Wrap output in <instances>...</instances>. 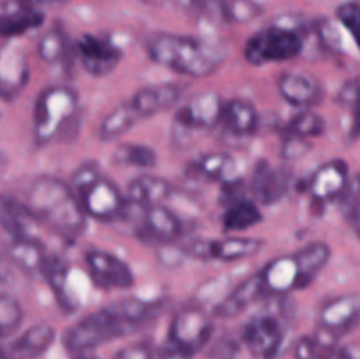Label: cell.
Segmentation results:
<instances>
[{
  "label": "cell",
  "instance_id": "1",
  "mask_svg": "<svg viewBox=\"0 0 360 359\" xmlns=\"http://www.w3.org/2000/svg\"><path fill=\"white\" fill-rule=\"evenodd\" d=\"M30 210L37 215L41 224L51 227L65 239H77L88 225L81 199L69 182L55 176H39L27 190Z\"/></svg>",
  "mask_w": 360,
  "mask_h": 359
},
{
  "label": "cell",
  "instance_id": "2",
  "mask_svg": "<svg viewBox=\"0 0 360 359\" xmlns=\"http://www.w3.org/2000/svg\"><path fill=\"white\" fill-rule=\"evenodd\" d=\"M146 53L155 63L186 77L210 76L225 60V53L211 42L169 32L150 35Z\"/></svg>",
  "mask_w": 360,
  "mask_h": 359
},
{
  "label": "cell",
  "instance_id": "3",
  "mask_svg": "<svg viewBox=\"0 0 360 359\" xmlns=\"http://www.w3.org/2000/svg\"><path fill=\"white\" fill-rule=\"evenodd\" d=\"M136 327L118 312L115 303L94 310L63 333V347L72 355H86L112 340L134 333Z\"/></svg>",
  "mask_w": 360,
  "mask_h": 359
},
{
  "label": "cell",
  "instance_id": "4",
  "mask_svg": "<svg viewBox=\"0 0 360 359\" xmlns=\"http://www.w3.org/2000/svg\"><path fill=\"white\" fill-rule=\"evenodd\" d=\"M79 113L77 92L69 84H53L37 95L34 106V139L37 144H49L58 139Z\"/></svg>",
  "mask_w": 360,
  "mask_h": 359
},
{
  "label": "cell",
  "instance_id": "5",
  "mask_svg": "<svg viewBox=\"0 0 360 359\" xmlns=\"http://www.w3.org/2000/svg\"><path fill=\"white\" fill-rule=\"evenodd\" d=\"M214 324L202 306H185L172 317L167 338L160 351L164 359H190L206 348L213 336Z\"/></svg>",
  "mask_w": 360,
  "mask_h": 359
},
{
  "label": "cell",
  "instance_id": "6",
  "mask_svg": "<svg viewBox=\"0 0 360 359\" xmlns=\"http://www.w3.org/2000/svg\"><path fill=\"white\" fill-rule=\"evenodd\" d=\"M302 49H304V39L301 32L274 23L248 39L245 46V58L252 65L260 67L297 58Z\"/></svg>",
  "mask_w": 360,
  "mask_h": 359
},
{
  "label": "cell",
  "instance_id": "7",
  "mask_svg": "<svg viewBox=\"0 0 360 359\" xmlns=\"http://www.w3.org/2000/svg\"><path fill=\"white\" fill-rule=\"evenodd\" d=\"M42 277L65 313H74L83 308L90 298V284H94L91 277L86 278V275L58 257L49 256Z\"/></svg>",
  "mask_w": 360,
  "mask_h": 359
},
{
  "label": "cell",
  "instance_id": "8",
  "mask_svg": "<svg viewBox=\"0 0 360 359\" xmlns=\"http://www.w3.org/2000/svg\"><path fill=\"white\" fill-rule=\"evenodd\" d=\"M285 322L278 313L260 312L243 327L241 340L250 354L257 359H276L283 348Z\"/></svg>",
  "mask_w": 360,
  "mask_h": 359
},
{
  "label": "cell",
  "instance_id": "9",
  "mask_svg": "<svg viewBox=\"0 0 360 359\" xmlns=\"http://www.w3.org/2000/svg\"><path fill=\"white\" fill-rule=\"evenodd\" d=\"M79 199L88 218L102 224H111L123 218L127 208V194L104 175L90 189L84 190Z\"/></svg>",
  "mask_w": 360,
  "mask_h": 359
},
{
  "label": "cell",
  "instance_id": "10",
  "mask_svg": "<svg viewBox=\"0 0 360 359\" xmlns=\"http://www.w3.org/2000/svg\"><path fill=\"white\" fill-rule=\"evenodd\" d=\"M84 266L95 285L101 289L129 291L136 284L132 267L116 253L102 248H90L84 252Z\"/></svg>",
  "mask_w": 360,
  "mask_h": 359
},
{
  "label": "cell",
  "instance_id": "11",
  "mask_svg": "<svg viewBox=\"0 0 360 359\" xmlns=\"http://www.w3.org/2000/svg\"><path fill=\"white\" fill-rule=\"evenodd\" d=\"M76 55L90 76L102 77L111 74L120 65L123 51L111 39L95 34H83L76 42Z\"/></svg>",
  "mask_w": 360,
  "mask_h": 359
},
{
  "label": "cell",
  "instance_id": "12",
  "mask_svg": "<svg viewBox=\"0 0 360 359\" xmlns=\"http://www.w3.org/2000/svg\"><path fill=\"white\" fill-rule=\"evenodd\" d=\"M30 81L27 53L14 39L0 44V99L14 101L23 94Z\"/></svg>",
  "mask_w": 360,
  "mask_h": 359
},
{
  "label": "cell",
  "instance_id": "13",
  "mask_svg": "<svg viewBox=\"0 0 360 359\" xmlns=\"http://www.w3.org/2000/svg\"><path fill=\"white\" fill-rule=\"evenodd\" d=\"M292 185V171L285 165H273L259 160L253 165L250 180L252 199L260 206H274L288 194Z\"/></svg>",
  "mask_w": 360,
  "mask_h": 359
},
{
  "label": "cell",
  "instance_id": "14",
  "mask_svg": "<svg viewBox=\"0 0 360 359\" xmlns=\"http://www.w3.org/2000/svg\"><path fill=\"white\" fill-rule=\"evenodd\" d=\"M139 215L137 238L155 241L158 245L178 243L183 238V220L171 208L164 204H155V206L141 210Z\"/></svg>",
  "mask_w": 360,
  "mask_h": 359
},
{
  "label": "cell",
  "instance_id": "15",
  "mask_svg": "<svg viewBox=\"0 0 360 359\" xmlns=\"http://www.w3.org/2000/svg\"><path fill=\"white\" fill-rule=\"evenodd\" d=\"M225 101L217 92H200L193 95L176 113V123L183 129L210 130L224 120Z\"/></svg>",
  "mask_w": 360,
  "mask_h": 359
},
{
  "label": "cell",
  "instance_id": "16",
  "mask_svg": "<svg viewBox=\"0 0 360 359\" xmlns=\"http://www.w3.org/2000/svg\"><path fill=\"white\" fill-rule=\"evenodd\" d=\"M46 16L35 0H0V39L11 41L35 30Z\"/></svg>",
  "mask_w": 360,
  "mask_h": 359
},
{
  "label": "cell",
  "instance_id": "17",
  "mask_svg": "<svg viewBox=\"0 0 360 359\" xmlns=\"http://www.w3.org/2000/svg\"><path fill=\"white\" fill-rule=\"evenodd\" d=\"M350 169L341 158L326 162L308 180V194L320 204L340 201L350 183Z\"/></svg>",
  "mask_w": 360,
  "mask_h": 359
},
{
  "label": "cell",
  "instance_id": "18",
  "mask_svg": "<svg viewBox=\"0 0 360 359\" xmlns=\"http://www.w3.org/2000/svg\"><path fill=\"white\" fill-rule=\"evenodd\" d=\"M360 324V292L336 296L320 310V329L340 340Z\"/></svg>",
  "mask_w": 360,
  "mask_h": 359
},
{
  "label": "cell",
  "instance_id": "19",
  "mask_svg": "<svg viewBox=\"0 0 360 359\" xmlns=\"http://www.w3.org/2000/svg\"><path fill=\"white\" fill-rule=\"evenodd\" d=\"M281 99L297 109H313L323 101V88L319 80L302 73H283L278 77Z\"/></svg>",
  "mask_w": 360,
  "mask_h": 359
},
{
  "label": "cell",
  "instance_id": "20",
  "mask_svg": "<svg viewBox=\"0 0 360 359\" xmlns=\"http://www.w3.org/2000/svg\"><path fill=\"white\" fill-rule=\"evenodd\" d=\"M259 275L267 298L301 291V273L294 253L274 257L259 271Z\"/></svg>",
  "mask_w": 360,
  "mask_h": 359
},
{
  "label": "cell",
  "instance_id": "21",
  "mask_svg": "<svg viewBox=\"0 0 360 359\" xmlns=\"http://www.w3.org/2000/svg\"><path fill=\"white\" fill-rule=\"evenodd\" d=\"M0 227L11 236V239L37 238L41 220L27 203L0 194Z\"/></svg>",
  "mask_w": 360,
  "mask_h": 359
},
{
  "label": "cell",
  "instance_id": "22",
  "mask_svg": "<svg viewBox=\"0 0 360 359\" xmlns=\"http://www.w3.org/2000/svg\"><path fill=\"white\" fill-rule=\"evenodd\" d=\"M264 298H267L266 289H264L260 275L257 271L255 275L239 282L224 298L218 299L217 305L213 306V315L220 317V319H234V317L246 312L253 303Z\"/></svg>",
  "mask_w": 360,
  "mask_h": 359
},
{
  "label": "cell",
  "instance_id": "23",
  "mask_svg": "<svg viewBox=\"0 0 360 359\" xmlns=\"http://www.w3.org/2000/svg\"><path fill=\"white\" fill-rule=\"evenodd\" d=\"M181 97L183 87L174 83H158L137 90L134 97L130 99V102L137 109L141 118L144 120L174 108L181 101Z\"/></svg>",
  "mask_w": 360,
  "mask_h": 359
},
{
  "label": "cell",
  "instance_id": "24",
  "mask_svg": "<svg viewBox=\"0 0 360 359\" xmlns=\"http://www.w3.org/2000/svg\"><path fill=\"white\" fill-rule=\"evenodd\" d=\"M55 340V327L49 326L48 322H39L23 331L6 348V354L9 359H37L49 351Z\"/></svg>",
  "mask_w": 360,
  "mask_h": 359
},
{
  "label": "cell",
  "instance_id": "25",
  "mask_svg": "<svg viewBox=\"0 0 360 359\" xmlns=\"http://www.w3.org/2000/svg\"><path fill=\"white\" fill-rule=\"evenodd\" d=\"M174 192V185L165 178L155 175H141L129 183L127 189V203L134 208L155 206V204H164Z\"/></svg>",
  "mask_w": 360,
  "mask_h": 359
},
{
  "label": "cell",
  "instance_id": "26",
  "mask_svg": "<svg viewBox=\"0 0 360 359\" xmlns=\"http://www.w3.org/2000/svg\"><path fill=\"white\" fill-rule=\"evenodd\" d=\"M192 169L197 178H204L211 183H220L221 187L241 182L238 160L225 151H213V153L202 155L193 162Z\"/></svg>",
  "mask_w": 360,
  "mask_h": 359
},
{
  "label": "cell",
  "instance_id": "27",
  "mask_svg": "<svg viewBox=\"0 0 360 359\" xmlns=\"http://www.w3.org/2000/svg\"><path fill=\"white\" fill-rule=\"evenodd\" d=\"M6 253L11 264L20 267L23 273L30 275V277H35V275H41L42 277L46 263L49 259L44 245L39 241V238L11 239Z\"/></svg>",
  "mask_w": 360,
  "mask_h": 359
},
{
  "label": "cell",
  "instance_id": "28",
  "mask_svg": "<svg viewBox=\"0 0 360 359\" xmlns=\"http://www.w3.org/2000/svg\"><path fill=\"white\" fill-rule=\"evenodd\" d=\"M264 241L252 236H234L227 234L224 238L210 239V260H224V263H236V260L248 259L262 252Z\"/></svg>",
  "mask_w": 360,
  "mask_h": 359
},
{
  "label": "cell",
  "instance_id": "29",
  "mask_svg": "<svg viewBox=\"0 0 360 359\" xmlns=\"http://www.w3.org/2000/svg\"><path fill=\"white\" fill-rule=\"evenodd\" d=\"M221 125L238 137H252L259 130L260 116L255 104L246 99H231L225 101L224 120Z\"/></svg>",
  "mask_w": 360,
  "mask_h": 359
},
{
  "label": "cell",
  "instance_id": "30",
  "mask_svg": "<svg viewBox=\"0 0 360 359\" xmlns=\"http://www.w3.org/2000/svg\"><path fill=\"white\" fill-rule=\"evenodd\" d=\"M262 220L264 213L260 210V204H257L253 199L243 197V199H238L225 206L221 227H224L225 234H238V232H245L255 227Z\"/></svg>",
  "mask_w": 360,
  "mask_h": 359
},
{
  "label": "cell",
  "instance_id": "31",
  "mask_svg": "<svg viewBox=\"0 0 360 359\" xmlns=\"http://www.w3.org/2000/svg\"><path fill=\"white\" fill-rule=\"evenodd\" d=\"M330 256H333V250L326 241H311L294 252L299 273H301V289H306L316 280V277L329 264Z\"/></svg>",
  "mask_w": 360,
  "mask_h": 359
},
{
  "label": "cell",
  "instance_id": "32",
  "mask_svg": "<svg viewBox=\"0 0 360 359\" xmlns=\"http://www.w3.org/2000/svg\"><path fill=\"white\" fill-rule=\"evenodd\" d=\"M141 120L143 118L132 106V102H122L115 109H111L101 122V125H98V139L102 143L118 139V137L125 136L129 130H132Z\"/></svg>",
  "mask_w": 360,
  "mask_h": 359
},
{
  "label": "cell",
  "instance_id": "33",
  "mask_svg": "<svg viewBox=\"0 0 360 359\" xmlns=\"http://www.w3.org/2000/svg\"><path fill=\"white\" fill-rule=\"evenodd\" d=\"M76 46L70 42L69 35L60 25H53L49 30L41 35L37 42V55L46 63H60L74 51Z\"/></svg>",
  "mask_w": 360,
  "mask_h": 359
},
{
  "label": "cell",
  "instance_id": "34",
  "mask_svg": "<svg viewBox=\"0 0 360 359\" xmlns=\"http://www.w3.org/2000/svg\"><path fill=\"white\" fill-rule=\"evenodd\" d=\"M112 162L123 168L151 169L157 164V151L137 143H123L112 153Z\"/></svg>",
  "mask_w": 360,
  "mask_h": 359
},
{
  "label": "cell",
  "instance_id": "35",
  "mask_svg": "<svg viewBox=\"0 0 360 359\" xmlns=\"http://www.w3.org/2000/svg\"><path fill=\"white\" fill-rule=\"evenodd\" d=\"M323 130H326V122L319 113H315L313 109H299L297 115L288 122L285 136H294L308 141L322 136Z\"/></svg>",
  "mask_w": 360,
  "mask_h": 359
},
{
  "label": "cell",
  "instance_id": "36",
  "mask_svg": "<svg viewBox=\"0 0 360 359\" xmlns=\"http://www.w3.org/2000/svg\"><path fill=\"white\" fill-rule=\"evenodd\" d=\"M218 13L229 23L245 25L262 16L264 7L257 0H221Z\"/></svg>",
  "mask_w": 360,
  "mask_h": 359
},
{
  "label": "cell",
  "instance_id": "37",
  "mask_svg": "<svg viewBox=\"0 0 360 359\" xmlns=\"http://www.w3.org/2000/svg\"><path fill=\"white\" fill-rule=\"evenodd\" d=\"M23 306L9 292H0V340L9 338L23 324Z\"/></svg>",
  "mask_w": 360,
  "mask_h": 359
},
{
  "label": "cell",
  "instance_id": "38",
  "mask_svg": "<svg viewBox=\"0 0 360 359\" xmlns=\"http://www.w3.org/2000/svg\"><path fill=\"white\" fill-rule=\"evenodd\" d=\"M336 20L340 21L341 28L350 35L354 44L360 51V4L359 2H343L336 9Z\"/></svg>",
  "mask_w": 360,
  "mask_h": 359
},
{
  "label": "cell",
  "instance_id": "39",
  "mask_svg": "<svg viewBox=\"0 0 360 359\" xmlns=\"http://www.w3.org/2000/svg\"><path fill=\"white\" fill-rule=\"evenodd\" d=\"M341 211L350 225H357L360 222V175L354 176L348 183L347 190L341 196Z\"/></svg>",
  "mask_w": 360,
  "mask_h": 359
},
{
  "label": "cell",
  "instance_id": "40",
  "mask_svg": "<svg viewBox=\"0 0 360 359\" xmlns=\"http://www.w3.org/2000/svg\"><path fill=\"white\" fill-rule=\"evenodd\" d=\"M101 176H102V171L101 168H98L97 162L88 160L77 165V169L72 172V176H70L69 183L74 189V192L77 194V197H79L81 194H83L86 189H90V187L94 185Z\"/></svg>",
  "mask_w": 360,
  "mask_h": 359
},
{
  "label": "cell",
  "instance_id": "41",
  "mask_svg": "<svg viewBox=\"0 0 360 359\" xmlns=\"http://www.w3.org/2000/svg\"><path fill=\"white\" fill-rule=\"evenodd\" d=\"M341 25L336 21L323 20L322 23L316 27V32H319V39L327 49H333V51H341V35H340Z\"/></svg>",
  "mask_w": 360,
  "mask_h": 359
},
{
  "label": "cell",
  "instance_id": "42",
  "mask_svg": "<svg viewBox=\"0 0 360 359\" xmlns=\"http://www.w3.org/2000/svg\"><path fill=\"white\" fill-rule=\"evenodd\" d=\"M309 143L306 139H299L294 136H283V143H281V157L285 160H295L301 158L302 155L308 153Z\"/></svg>",
  "mask_w": 360,
  "mask_h": 359
},
{
  "label": "cell",
  "instance_id": "43",
  "mask_svg": "<svg viewBox=\"0 0 360 359\" xmlns=\"http://www.w3.org/2000/svg\"><path fill=\"white\" fill-rule=\"evenodd\" d=\"M115 359H155V348L148 341H139V344L127 345L115 355Z\"/></svg>",
  "mask_w": 360,
  "mask_h": 359
},
{
  "label": "cell",
  "instance_id": "44",
  "mask_svg": "<svg viewBox=\"0 0 360 359\" xmlns=\"http://www.w3.org/2000/svg\"><path fill=\"white\" fill-rule=\"evenodd\" d=\"M11 277V266H9V259H4L0 256V284H7Z\"/></svg>",
  "mask_w": 360,
  "mask_h": 359
},
{
  "label": "cell",
  "instance_id": "45",
  "mask_svg": "<svg viewBox=\"0 0 360 359\" xmlns=\"http://www.w3.org/2000/svg\"><path fill=\"white\" fill-rule=\"evenodd\" d=\"M345 352H347L348 359H360V340L352 341V344L343 345Z\"/></svg>",
  "mask_w": 360,
  "mask_h": 359
},
{
  "label": "cell",
  "instance_id": "46",
  "mask_svg": "<svg viewBox=\"0 0 360 359\" xmlns=\"http://www.w3.org/2000/svg\"><path fill=\"white\" fill-rule=\"evenodd\" d=\"M221 0H193V4H197V6H206V4H213V6H217L218 9V4H220Z\"/></svg>",
  "mask_w": 360,
  "mask_h": 359
},
{
  "label": "cell",
  "instance_id": "47",
  "mask_svg": "<svg viewBox=\"0 0 360 359\" xmlns=\"http://www.w3.org/2000/svg\"><path fill=\"white\" fill-rule=\"evenodd\" d=\"M355 127H357V132L360 134V109H357V120H355Z\"/></svg>",
  "mask_w": 360,
  "mask_h": 359
},
{
  "label": "cell",
  "instance_id": "48",
  "mask_svg": "<svg viewBox=\"0 0 360 359\" xmlns=\"http://www.w3.org/2000/svg\"><path fill=\"white\" fill-rule=\"evenodd\" d=\"M354 229H355V234H357V238L360 239V222H359V224H357V225H355V227H354Z\"/></svg>",
  "mask_w": 360,
  "mask_h": 359
},
{
  "label": "cell",
  "instance_id": "49",
  "mask_svg": "<svg viewBox=\"0 0 360 359\" xmlns=\"http://www.w3.org/2000/svg\"><path fill=\"white\" fill-rule=\"evenodd\" d=\"M0 359H9V358H7V354H6V351H4V348H0Z\"/></svg>",
  "mask_w": 360,
  "mask_h": 359
}]
</instances>
